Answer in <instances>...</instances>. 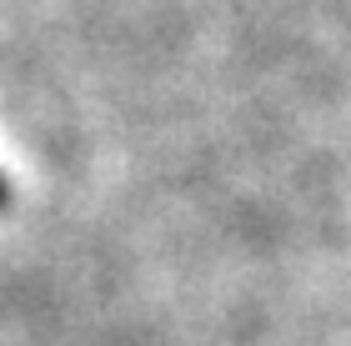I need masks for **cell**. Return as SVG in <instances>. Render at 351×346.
<instances>
[{
    "label": "cell",
    "mask_w": 351,
    "mask_h": 346,
    "mask_svg": "<svg viewBox=\"0 0 351 346\" xmlns=\"http://www.w3.org/2000/svg\"><path fill=\"white\" fill-rule=\"evenodd\" d=\"M0 196H5V186H0Z\"/></svg>",
    "instance_id": "obj_1"
}]
</instances>
